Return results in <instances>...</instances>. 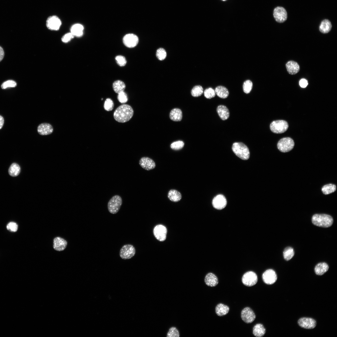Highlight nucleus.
Wrapping results in <instances>:
<instances>
[{"instance_id": "nucleus-1", "label": "nucleus", "mask_w": 337, "mask_h": 337, "mask_svg": "<svg viewBox=\"0 0 337 337\" xmlns=\"http://www.w3.org/2000/svg\"><path fill=\"white\" fill-rule=\"evenodd\" d=\"M134 110L129 105L123 104L117 107L115 110L113 116L117 121L125 123L129 120L132 117Z\"/></svg>"}, {"instance_id": "nucleus-2", "label": "nucleus", "mask_w": 337, "mask_h": 337, "mask_svg": "<svg viewBox=\"0 0 337 337\" xmlns=\"http://www.w3.org/2000/svg\"><path fill=\"white\" fill-rule=\"evenodd\" d=\"M312 222L314 225L323 227H328L333 224V219L330 215L324 214H315L312 217Z\"/></svg>"}, {"instance_id": "nucleus-3", "label": "nucleus", "mask_w": 337, "mask_h": 337, "mask_svg": "<svg viewBox=\"0 0 337 337\" xmlns=\"http://www.w3.org/2000/svg\"><path fill=\"white\" fill-rule=\"evenodd\" d=\"M232 149L234 154L243 160L248 159L250 156L248 148L242 142H235L233 144Z\"/></svg>"}, {"instance_id": "nucleus-4", "label": "nucleus", "mask_w": 337, "mask_h": 337, "mask_svg": "<svg viewBox=\"0 0 337 337\" xmlns=\"http://www.w3.org/2000/svg\"><path fill=\"white\" fill-rule=\"evenodd\" d=\"M122 203V200L120 196L118 195L114 196L109 200L107 204L109 212L113 214L117 213L120 209Z\"/></svg>"}, {"instance_id": "nucleus-5", "label": "nucleus", "mask_w": 337, "mask_h": 337, "mask_svg": "<svg viewBox=\"0 0 337 337\" xmlns=\"http://www.w3.org/2000/svg\"><path fill=\"white\" fill-rule=\"evenodd\" d=\"M287 122L284 120H277L272 122L270 125L271 130L273 133L281 134L286 131L288 127Z\"/></svg>"}, {"instance_id": "nucleus-6", "label": "nucleus", "mask_w": 337, "mask_h": 337, "mask_svg": "<svg viewBox=\"0 0 337 337\" xmlns=\"http://www.w3.org/2000/svg\"><path fill=\"white\" fill-rule=\"evenodd\" d=\"M294 146L293 140L290 137L283 138L278 141L277 146L278 149L282 152H288L292 150Z\"/></svg>"}, {"instance_id": "nucleus-7", "label": "nucleus", "mask_w": 337, "mask_h": 337, "mask_svg": "<svg viewBox=\"0 0 337 337\" xmlns=\"http://www.w3.org/2000/svg\"><path fill=\"white\" fill-rule=\"evenodd\" d=\"M135 248L133 245L130 244H126L121 248L120 251V256L123 259H129L135 255Z\"/></svg>"}, {"instance_id": "nucleus-8", "label": "nucleus", "mask_w": 337, "mask_h": 337, "mask_svg": "<svg viewBox=\"0 0 337 337\" xmlns=\"http://www.w3.org/2000/svg\"><path fill=\"white\" fill-rule=\"evenodd\" d=\"M257 276L254 272L249 271L243 275L242 281L244 285L247 286H252L257 283Z\"/></svg>"}, {"instance_id": "nucleus-9", "label": "nucleus", "mask_w": 337, "mask_h": 337, "mask_svg": "<svg viewBox=\"0 0 337 337\" xmlns=\"http://www.w3.org/2000/svg\"><path fill=\"white\" fill-rule=\"evenodd\" d=\"M47 28L51 30H59L61 25L60 19L57 16L53 15L48 17L46 21Z\"/></svg>"}, {"instance_id": "nucleus-10", "label": "nucleus", "mask_w": 337, "mask_h": 337, "mask_svg": "<svg viewBox=\"0 0 337 337\" xmlns=\"http://www.w3.org/2000/svg\"><path fill=\"white\" fill-rule=\"evenodd\" d=\"M139 41V39L137 36L133 33L127 34L123 38L124 44L129 48L135 47L138 44Z\"/></svg>"}, {"instance_id": "nucleus-11", "label": "nucleus", "mask_w": 337, "mask_h": 337, "mask_svg": "<svg viewBox=\"0 0 337 337\" xmlns=\"http://www.w3.org/2000/svg\"><path fill=\"white\" fill-rule=\"evenodd\" d=\"M167 233V228L162 225H156L153 230L154 236L158 240L160 241H163L166 239Z\"/></svg>"}, {"instance_id": "nucleus-12", "label": "nucleus", "mask_w": 337, "mask_h": 337, "mask_svg": "<svg viewBox=\"0 0 337 337\" xmlns=\"http://www.w3.org/2000/svg\"><path fill=\"white\" fill-rule=\"evenodd\" d=\"M262 278L264 282L268 285L274 284L276 281V274L273 270L270 269L266 270L262 275Z\"/></svg>"}, {"instance_id": "nucleus-13", "label": "nucleus", "mask_w": 337, "mask_h": 337, "mask_svg": "<svg viewBox=\"0 0 337 337\" xmlns=\"http://www.w3.org/2000/svg\"><path fill=\"white\" fill-rule=\"evenodd\" d=\"M273 14L276 21L278 22H283L287 18L286 11L282 7H278L275 8L274 10Z\"/></svg>"}, {"instance_id": "nucleus-14", "label": "nucleus", "mask_w": 337, "mask_h": 337, "mask_svg": "<svg viewBox=\"0 0 337 337\" xmlns=\"http://www.w3.org/2000/svg\"><path fill=\"white\" fill-rule=\"evenodd\" d=\"M241 317L245 323H250L254 321L256 318V315L251 309L249 307H246L242 310Z\"/></svg>"}, {"instance_id": "nucleus-15", "label": "nucleus", "mask_w": 337, "mask_h": 337, "mask_svg": "<svg viewBox=\"0 0 337 337\" xmlns=\"http://www.w3.org/2000/svg\"><path fill=\"white\" fill-rule=\"evenodd\" d=\"M140 166L146 170H150L154 169L156 166L154 161L151 159L146 157H142L139 161Z\"/></svg>"}, {"instance_id": "nucleus-16", "label": "nucleus", "mask_w": 337, "mask_h": 337, "mask_svg": "<svg viewBox=\"0 0 337 337\" xmlns=\"http://www.w3.org/2000/svg\"><path fill=\"white\" fill-rule=\"evenodd\" d=\"M299 325L302 328L306 329H312L316 326V323L314 319L310 318L303 317L300 319L298 321Z\"/></svg>"}, {"instance_id": "nucleus-17", "label": "nucleus", "mask_w": 337, "mask_h": 337, "mask_svg": "<svg viewBox=\"0 0 337 337\" xmlns=\"http://www.w3.org/2000/svg\"><path fill=\"white\" fill-rule=\"evenodd\" d=\"M227 202L225 197L222 195L219 194L213 199L212 204L213 207L217 209L221 210L226 206Z\"/></svg>"}, {"instance_id": "nucleus-18", "label": "nucleus", "mask_w": 337, "mask_h": 337, "mask_svg": "<svg viewBox=\"0 0 337 337\" xmlns=\"http://www.w3.org/2000/svg\"><path fill=\"white\" fill-rule=\"evenodd\" d=\"M38 133L41 135H49L51 134L53 131L52 125L48 123H44L40 124L37 127Z\"/></svg>"}, {"instance_id": "nucleus-19", "label": "nucleus", "mask_w": 337, "mask_h": 337, "mask_svg": "<svg viewBox=\"0 0 337 337\" xmlns=\"http://www.w3.org/2000/svg\"><path fill=\"white\" fill-rule=\"evenodd\" d=\"M53 248L56 251H61L64 250L67 245V242L64 239L60 237H56L53 239Z\"/></svg>"}, {"instance_id": "nucleus-20", "label": "nucleus", "mask_w": 337, "mask_h": 337, "mask_svg": "<svg viewBox=\"0 0 337 337\" xmlns=\"http://www.w3.org/2000/svg\"><path fill=\"white\" fill-rule=\"evenodd\" d=\"M286 66L288 72L290 74H295L300 71L299 65L297 62L295 61H289L286 63Z\"/></svg>"}, {"instance_id": "nucleus-21", "label": "nucleus", "mask_w": 337, "mask_h": 337, "mask_svg": "<svg viewBox=\"0 0 337 337\" xmlns=\"http://www.w3.org/2000/svg\"><path fill=\"white\" fill-rule=\"evenodd\" d=\"M205 284L208 286L214 287L218 284V280L217 276L212 273H209L205 276L204 278Z\"/></svg>"}, {"instance_id": "nucleus-22", "label": "nucleus", "mask_w": 337, "mask_h": 337, "mask_svg": "<svg viewBox=\"0 0 337 337\" xmlns=\"http://www.w3.org/2000/svg\"><path fill=\"white\" fill-rule=\"evenodd\" d=\"M84 27L79 23H76L73 25L71 28L70 32L74 36L77 37H80L83 34Z\"/></svg>"}, {"instance_id": "nucleus-23", "label": "nucleus", "mask_w": 337, "mask_h": 337, "mask_svg": "<svg viewBox=\"0 0 337 337\" xmlns=\"http://www.w3.org/2000/svg\"><path fill=\"white\" fill-rule=\"evenodd\" d=\"M217 111L219 116L222 120H225L229 117V111L226 106L222 105L218 106L217 109Z\"/></svg>"}, {"instance_id": "nucleus-24", "label": "nucleus", "mask_w": 337, "mask_h": 337, "mask_svg": "<svg viewBox=\"0 0 337 337\" xmlns=\"http://www.w3.org/2000/svg\"><path fill=\"white\" fill-rule=\"evenodd\" d=\"M329 268V266L327 263L320 262L316 265L314 271L316 275H322L328 271Z\"/></svg>"}, {"instance_id": "nucleus-25", "label": "nucleus", "mask_w": 337, "mask_h": 337, "mask_svg": "<svg viewBox=\"0 0 337 337\" xmlns=\"http://www.w3.org/2000/svg\"><path fill=\"white\" fill-rule=\"evenodd\" d=\"M169 117L171 120L173 121H180L182 118V111L179 108H174L171 111Z\"/></svg>"}, {"instance_id": "nucleus-26", "label": "nucleus", "mask_w": 337, "mask_h": 337, "mask_svg": "<svg viewBox=\"0 0 337 337\" xmlns=\"http://www.w3.org/2000/svg\"><path fill=\"white\" fill-rule=\"evenodd\" d=\"M229 310V308L227 305L222 303L217 305L215 308L216 314L219 316H223L227 314Z\"/></svg>"}, {"instance_id": "nucleus-27", "label": "nucleus", "mask_w": 337, "mask_h": 337, "mask_svg": "<svg viewBox=\"0 0 337 337\" xmlns=\"http://www.w3.org/2000/svg\"><path fill=\"white\" fill-rule=\"evenodd\" d=\"M265 333L266 329L263 325L261 324H257L253 327V334L256 337H262Z\"/></svg>"}, {"instance_id": "nucleus-28", "label": "nucleus", "mask_w": 337, "mask_h": 337, "mask_svg": "<svg viewBox=\"0 0 337 337\" xmlns=\"http://www.w3.org/2000/svg\"><path fill=\"white\" fill-rule=\"evenodd\" d=\"M215 94L219 97L225 99L227 98L229 94L227 88L222 86H218L215 89Z\"/></svg>"}, {"instance_id": "nucleus-29", "label": "nucleus", "mask_w": 337, "mask_h": 337, "mask_svg": "<svg viewBox=\"0 0 337 337\" xmlns=\"http://www.w3.org/2000/svg\"><path fill=\"white\" fill-rule=\"evenodd\" d=\"M112 87L114 91L118 94L121 92L124 91L126 86L123 81L118 80L113 82Z\"/></svg>"}, {"instance_id": "nucleus-30", "label": "nucleus", "mask_w": 337, "mask_h": 337, "mask_svg": "<svg viewBox=\"0 0 337 337\" xmlns=\"http://www.w3.org/2000/svg\"><path fill=\"white\" fill-rule=\"evenodd\" d=\"M332 28V25L330 21L327 19L323 20L321 22L319 27L320 31L323 33L329 32Z\"/></svg>"}, {"instance_id": "nucleus-31", "label": "nucleus", "mask_w": 337, "mask_h": 337, "mask_svg": "<svg viewBox=\"0 0 337 337\" xmlns=\"http://www.w3.org/2000/svg\"><path fill=\"white\" fill-rule=\"evenodd\" d=\"M168 198L172 202H177L181 199L182 195L178 191L174 189H171L168 193Z\"/></svg>"}, {"instance_id": "nucleus-32", "label": "nucleus", "mask_w": 337, "mask_h": 337, "mask_svg": "<svg viewBox=\"0 0 337 337\" xmlns=\"http://www.w3.org/2000/svg\"><path fill=\"white\" fill-rule=\"evenodd\" d=\"M20 172V168L17 164L14 163L10 167L8 173L12 177H16L19 175Z\"/></svg>"}, {"instance_id": "nucleus-33", "label": "nucleus", "mask_w": 337, "mask_h": 337, "mask_svg": "<svg viewBox=\"0 0 337 337\" xmlns=\"http://www.w3.org/2000/svg\"><path fill=\"white\" fill-rule=\"evenodd\" d=\"M323 193L325 195L331 193L336 190V186L334 184L330 183L324 186L322 188Z\"/></svg>"}, {"instance_id": "nucleus-34", "label": "nucleus", "mask_w": 337, "mask_h": 337, "mask_svg": "<svg viewBox=\"0 0 337 337\" xmlns=\"http://www.w3.org/2000/svg\"><path fill=\"white\" fill-rule=\"evenodd\" d=\"M294 255V251L291 247H286L283 251V255L285 260L289 261L291 259Z\"/></svg>"}, {"instance_id": "nucleus-35", "label": "nucleus", "mask_w": 337, "mask_h": 337, "mask_svg": "<svg viewBox=\"0 0 337 337\" xmlns=\"http://www.w3.org/2000/svg\"><path fill=\"white\" fill-rule=\"evenodd\" d=\"M203 93V89L200 85L195 86L191 90L192 95L194 97H198L201 95Z\"/></svg>"}, {"instance_id": "nucleus-36", "label": "nucleus", "mask_w": 337, "mask_h": 337, "mask_svg": "<svg viewBox=\"0 0 337 337\" xmlns=\"http://www.w3.org/2000/svg\"><path fill=\"white\" fill-rule=\"evenodd\" d=\"M166 337H179V331L176 327L174 326L171 327L167 332Z\"/></svg>"}, {"instance_id": "nucleus-37", "label": "nucleus", "mask_w": 337, "mask_h": 337, "mask_svg": "<svg viewBox=\"0 0 337 337\" xmlns=\"http://www.w3.org/2000/svg\"><path fill=\"white\" fill-rule=\"evenodd\" d=\"M114 105L112 100L110 98H108L106 99L104 102V107L106 111H110L113 110Z\"/></svg>"}, {"instance_id": "nucleus-38", "label": "nucleus", "mask_w": 337, "mask_h": 337, "mask_svg": "<svg viewBox=\"0 0 337 337\" xmlns=\"http://www.w3.org/2000/svg\"><path fill=\"white\" fill-rule=\"evenodd\" d=\"M156 55L157 58L160 61L164 60L167 56L166 51L162 48H160L157 49Z\"/></svg>"}, {"instance_id": "nucleus-39", "label": "nucleus", "mask_w": 337, "mask_h": 337, "mask_svg": "<svg viewBox=\"0 0 337 337\" xmlns=\"http://www.w3.org/2000/svg\"><path fill=\"white\" fill-rule=\"evenodd\" d=\"M252 87V82L249 80L246 81L243 84V90L244 92L246 94H248L250 92Z\"/></svg>"}, {"instance_id": "nucleus-40", "label": "nucleus", "mask_w": 337, "mask_h": 337, "mask_svg": "<svg viewBox=\"0 0 337 337\" xmlns=\"http://www.w3.org/2000/svg\"><path fill=\"white\" fill-rule=\"evenodd\" d=\"M184 145V142L180 140L175 141L172 143L170 145L171 148L175 150L182 149Z\"/></svg>"}, {"instance_id": "nucleus-41", "label": "nucleus", "mask_w": 337, "mask_h": 337, "mask_svg": "<svg viewBox=\"0 0 337 337\" xmlns=\"http://www.w3.org/2000/svg\"><path fill=\"white\" fill-rule=\"evenodd\" d=\"M204 94L205 97L209 99L215 97L216 94L214 90L212 88H209L205 89Z\"/></svg>"}, {"instance_id": "nucleus-42", "label": "nucleus", "mask_w": 337, "mask_h": 337, "mask_svg": "<svg viewBox=\"0 0 337 337\" xmlns=\"http://www.w3.org/2000/svg\"><path fill=\"white\" fill-rule=\"evenodd\" d=\"M117 99L120 103L122 104L125 103L128 100L127 94L124 91L121 92L118 94Z\"/></svg>"}, {"instance_id": "nucleus-43", "label": "nucleus", "mask_w": 337, "mask_h": 337, "mask_svg": "<svg viewBox=\"0 0 337 337\" xmlns=\"http://www.w3.org/2000/svg\"><path fill=\"white\" fill-rule=\"evenodd\" d=\"M17 85V83L13 80H9L3 82L1 87L2 89H5L8 87H14Z\"/></svg>"}, {"instance_id": "nucleus-44", "label": "nucleus", "mask_w": 337, "mask_h": 337, "mask_svg": "<svg viewBox=\"0 0 337 337\" xmlns=\"http://www.w3.org/2000/svg\"><path fill=\"white\" fill-rule=\"evenodd\" d=\"M115 59L117 64L120 66H124L126 64L127 61L125 58L121 55H118L115 57Z\"/></svg>"}, {"instance_id": "nucleus-45", "label": "nucleus", "mask_w": 337, "mask_h": 337, "mask_svg": "<svg viewBox=\"0 0 337 337\" xmlns=\"http://www.w3.org/2000/svg\"><path fill=\"white\" fill-rule=\"evenodd\" d=\"M7 229L11 232H16L18 229V225L15 222H10L7 226Z\"/></svg>"}, {"instance_id": "nucleus-46", "label": "nucleus", "mask_w": 337, "mask_h": 337, "mask_svg": "<svg viewBox=\"0 0 337 337\" xmlns=\"http://www.w3.org/2000/svg\"><path fill=\"white\" fill-rule=\"evenodd\" d=\"M74 37V36L70 32L67 33L63 36L61 40L64 42H67Z\"/></svg>"}, {"instance_id": "nucleus-47", "label": "nucleus", "mask_w": 337, "mask_h": 337, "mask_svg": "<svg viewBox=\"0 0 337 337\" xmlns=\"http://www.w3.org/2000/svg\"><path fill=\"white\" fill-rule=\"evenodd\" d=\"M299 85L301 87L305 88L308 85V81L305 79H302L299 81Z\"/></svg>"}, {"instance_id": "nucleus-48", "label": "nucleus", "mask_w": 337, "mask_h": 337, "mask_svg": "<svg viewBox=\"0 0 337 337\" xmlns=\"http://www.w3.org/2000/svg\"><path fill=\"white\" fill-rule=\"evenodd\" d=\"M4 55V53L2 48L0 46V62L3 59Z\"/></svg>"}, {"instance_id": "nucleus-49", "label": "nucleus", "mask_w": 337, "mask_h": 337, "mask_svg": "<svg viewBox=\"0 0 337 337\" xmlns=\"http://www.w3.org/2000/svg\"><path fill=\"white\" fill-rule=\"evenodd\" d=\"M4 122L3 118L0 115V129L2 128L4 124Z\"/></svg>"}, {"instance_id": "nucleus-50", "label": "nucleus", "mask_w": 337, "mask_h": 337, "mask_svg": "<svg viewBox=\"0 0 337 337\" xmlns=\"http://www.w3.org/2000/svg\"><path fill=\"white\" fill-rule=\"evenodd\" d=\"M222 0L223 1H226V0Z\"/></svg>"}, {"instance_id": "nucleus-51", "label": "nucleus", "mask_w": 337, "mask_h": 337, "mask_svg": "<svg viewBox=\"0 0 337 337\" xmlns=\"http://www.w3.org/2000/svg\"><path fill=\"white\" fill-rule=\"evenodd\" d=\"M101 100H103V98H102V99H101Z\"/></svg>"}]
</instances>
